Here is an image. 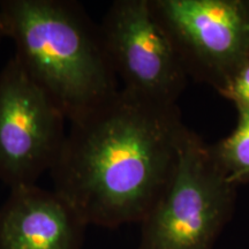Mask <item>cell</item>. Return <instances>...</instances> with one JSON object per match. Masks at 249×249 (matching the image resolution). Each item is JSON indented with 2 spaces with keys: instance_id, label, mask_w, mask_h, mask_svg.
Masks as SVG:
<instances>
[{
  "instance_id": "obj_1",
  "label": "cell",
  "mask_w": 249,
  "mask_h": 249,
  "mask_svg": "<svg viewBox=\"0 0 249 249\" xmlns=\"http://www.w3.org/2000/svg\"><path fill=\"white\" fill-rule=\"evenodd\" d=\"M70 124L50 171L53 191L88 226L141 223L170 181L188 130L177 103L120 88Z\"/></svg>"
},
{
  "instance_id": "obj_2",
  "label": "cell",
  "mask_w": 249,
  "mask_h": 249,
  "mask_svg": "<svg viewBox=\"0 0 249 249\" xmlns=\"http://www.w3.org/2000/svg\"><path fill=\"white\" fill-rule=\"evenodd\" d=\"M14 58L73 121L116 95L118 76L101 28L71 0H4Z\"/></svg>"
},
{
  "instance_id": "obj_3",
  "label": "cell",
  "mask_w": 249,
  "mask_h": 249,
  "mask_svg": "<svg viewBox=\"0 0 249 249\" xmlns=\"http://www.w3.org/2000/svg\"><path fill=\"white\" fill-rule=\"evenodd\" d=\"M236 185L213 147L187 130L170 181L145 214L138 249H213L231 219Z\"/></svg>"
},
{
  "instance_id": "obj_4",
  "label": "cell",
  "mask_w": 249,
  "mask_h": 249,
  "mask_svg": "<svg viewBox=\"0 0 249 249\" xmlns=\"http://www.w3.org/2000/svg\"><path fill=\"white\" fill-rule=\"evenodd\" d=\"M187 76L222 93L249 60V1L149 0Z\"/></svg>"
},
{
  "instance_id": "obj_5",
  "label": "cell",
  "mask_w": 249,
  "mask_h": 249,
  "mask_svg": "<svg viewBox=\"0 0 249 249\" xmlns=\"http://www.w3.org/2000/svg\"><path fill=\"white\" fill-rule=\"evenodd\" d=\"M64 112L14 57L0 71V180L36 185L66 139Z\"/></svg>"
},
{
  "instance_id": "obj_6",
  "label": "cell",
  "mask_w": 249,
  "mask_h": 249,
  "mask_svg": "<svg viewBox=\"0 0 249 249\" xmlns=\"http://www.w3.org/2000/svg\"><path fill=\"white\" fill-rule=\"evenodd\" d=\"M99 28L123 88L177 103L188 76L149 0H117Z\"/></svg>"
},
{
  "instance_id": "obj_7",
  "label": "cell",
  "mask_w": 249,
  "mask_h": 249,
  "mask_svg": "<svg viewBox=\"0 0 249 249\" xmlns=\"http://www.w3.org/2000/svg\"><path fill=\"white\" fill-rule=\"evenodd\" d=\"M88 225L57 192L11 188L0 205V249H82Z\"/></svg>"
},
{
  "instance_id": "obj_8",
  "label": "cell",
  "mask_w": 249,
  "mask_h": 249,
  "mask_svg": "<svg viewBox=\"0 0 249 249\" xmlns=\"http://www.w3.org/2000/svg\"><path fill=\"white\" fill-rule=\"evenodd\" d=\"M238 123L227 138L211 145L229 179L238 186L249 181V108L236 107Z\"/></svg>"
},
{
  "instance_id": "obj_9",
  "label": "cell",
  "mask_w": 249,
  "mask_h": 249,
  "mask_svg": "<svg viewBox=\"0 0 249 249\" xmlns=\"http://www.w3.org/2000/svg\"><path fill=\"white\" fill-rule=\"evenodd\" d=\"M220 95L232 101L236 107L249 108V60Z\"/></svg>"
},
{
  "instance_id": "obj_10",
  "label": "cell",
  "mask_w": 249,
  "mask_h": 249,
  "mask_svg": "<svg viewBox=\"0 0 249 249\" xmlns=\"http://www.w3.org/2000/svg\"><path fill=\"white\" fill-rule=\"evenodd\" d=\"M1 36H8V29H7V23H6L4 17H2L1 12H0V37Z\"/></svg>"
}]
</instances>
